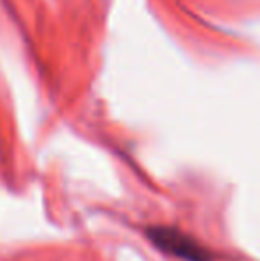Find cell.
Masks as SVG:
<instances>
[{
    "label": "cell",
    "instance_id": "cell-1",
    "mask_svg": "<svg viewBox=\"0 0 260 261\" xmlns=\"http://www.w3.org/2000/svg\"><path fill=\"white\" fill-rule=\"evenodd\" d=\"M150 242L170 256H175L184 261H212V254L189 234L182 233L175 227H150L146 231Z\"/></svg>",
    "mask_w": 260,
    "mask_h": 261
}]
</instances>
